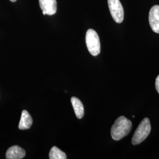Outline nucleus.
Wrapping results in <instances>:
<instances>
[{"mask_svg": "<svg viewBox=\"0 0 159 159\" xmlns=\"http://www.w3.org/2000/svg\"><path fill=\"white\" fill-rule=\"evenodd\" d=\"M151 131V125L148 118H144L137 128L131 142L133 145H137L143 142L149 135Z\"/></svg>", "mask_w": 159, "mask_h": 159, "instance_id": "nucleus-3", "label": "nucleus"}, {"mask_svg": "<svg viewBox=\"0 0 159 159\" xmlns=\"http://www.w3.org/2000/svg\"><path fill=\"white\" fill-rule=\"evenodd\" d=\"M149 24L154 33L159 34V6H154L150 10Z\"/></svg>", "mask_w": 159, "mask_h": 159, "instance_id": "nucleus-5", "label": "nucleus"}, {"mask_svg": "<svg viewBox=\"0 0 159 159\" xmlns=\"http://www.w3.org/2000/svg\"><path fill=\"white\" fill-rule=\"evenodd\" d=\"M25 156V151L18 146H13L9 148L6 152L7 159H21Z\"/></svg>", "mask_w": 159, "mask_h": 159, "instance_id": "nucleus-7", "label": "nucleus"}, {"mask_svg": "<svg viewBox=\"0 0 159 159\" xmlns=\"http://www.w3.org/2000/svg\"><path fill=\"white\" fill-rule=\"evenodd\" d=\"M33 125V119L27 110H23L18 128L20 130L29 129Z\"/></svg>", "mask_w": 159, "mask_h": 159, "instance_id": "nucleus-8", "label": "nucleus"}, {"mask_svg": "<svg viewBox=\"0 0 159 159\" xmlns=\"http://www.w3.org/2000/svg\"><path fill=\"white\" fill-rule=\"evenodd\" d=\"M155 85H156V90L157 91L158 93L159 94V75L157 77V78H156V79Z\"/></svg>", "mask_w": 159, "mask_h": 159, "instance_id": "nucleus-11", "label": "nucleus"}, {"mask_svg": "<svg viewBox=\"0 0 159 159\" xmlns=\"http://www.w3.org/2000/svg\"><path fill=\"white\" fill-rule=\"evenodd\" d=\"M49 158L50 159H66V153L56 146L51 148L49 153Z\"/></svg>", "mask_w": 159, "mask_h": 159, "instance_id": "nucleus-10", "label": "nucleus"}, {"mask_svg": "<svg viewBox=\"0 0 159 159\" xmlns=\"http://www.w3.org/2000/svg\"><path fill=\"white\" fill-rule=\"evenodd\" d=\"M108 5L111 15L117 23H121L124 20L125 12L120 0H108Z\"/></svg>", "mask_w": 159, "mask_h": 159, "instance_id": "nucleus-4", "label": "nucleus"}, {"mask_svg": "<svg viewBox=\"0 0 159 159\" xmlns=\"http://www.w3.org/2000/svg\"><path fill=\"white\" fill-rule=\"evenodd\" d=\"M132 128V123L125 116L116 120L111 129V135L114 140L118 141L127 136Z\"/></svg>", "mask_w": 159, "mask_h": 159, "instance_id": "nucleus-1", "label": "nucleus"}, {"mask_svg": "<svg viewBox=\"0 0 159 159\" xmlns=\"http://www.w3.org/2000/svg\"><path fill=\"white\" fill-rule=\"evenodd\" d=\"M71 102L74 108V112L76 115V117L79 119H82L84 114V110L83 103L78 98L75 97H71Z\"/></svg>", "mask_w": 159, "mask_h": 159, "instance_id": "nucleus-9", "label": "nucleus"}, {"mask_svg": "<svg viewBox=\"0 0 159 159\" xmlns=\"http://www.w3.org/2000/svg\"><path fill=\"white\" fill-rule=\"evenodd\" d=\"M85 43L88 50L92 56H98L101 50L100 41L98 35L93 29L87 30L85 35Z\"/></svg>", "mask_w": 159, "mask_h": 159, "instance_id": "nucleus-2", "label": "nucleus"}, {"mask_svg": "<svg viewBox=\"0 0 159 159\" xmlns=\"http://www.w3.org/2000/svg\"><path fill=\"white\" fill-rule=\"evenodd\" d=\"M10 1H11V2H16L17 0H10Z\"/></svg>", "mask_w": 159, "mask_h": 159, "instance_id": "nucleus-12", "label": "nucleus"}, {"mask_svg": "<svg viewBox=\"0 0 159 159\" xmlns=\"http://www.w3.org/2000/svg\"><path fill=\"white\" fill-rule=\"evenodd\" d=\"M40 8L43 15L52 16L57 12V4L56 0H39Z\"/></svg>", "mask_w": 159, "mask_h": 159, "instance_id": "nucleus-6", "label": "nucleus"}]
</instances>
